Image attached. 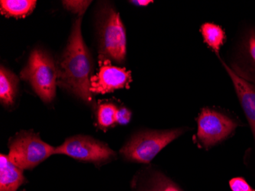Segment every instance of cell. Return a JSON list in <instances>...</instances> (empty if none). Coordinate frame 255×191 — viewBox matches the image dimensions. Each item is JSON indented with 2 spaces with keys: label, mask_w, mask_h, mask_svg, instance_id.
<instances>
[{
  "label": "cell",
  "mask_w": 255,
  "mask_h": 191,
  "mask_svg": "<svg viewBox=\"0 0 255 191\" xmlns=\"http://www.w3.org/2000/svg\"><path fill=\"white\" fill-rule=\"evenodd\" d=\"M118 108L112 103H104L99 106L97 111V121L103 128H109L117 123Z\"/></svg>",
  "instance_id": "16"
},
{
  "label": "cell",
  "mask_w": 255,
  "mask_h": 191,
  "mask_svg": "<svg viewBox=\"0 0 255 191\" xmlns=\"http://www.w3.org/2000/svg\"><path fill=\"white\" fill-rule=\"evenodd\" d=\"M221 61L233 81L238 98L244 110L255 140V85L241 78L224 61Z\"/></svg>",
  "instance_id": "9"
},
{
  "label": "cell",
  "mask_w": 255,
  "mask_h": 191,
  "mask_svg": "<svg viewBox=\"0 0 255 191\" xmlns=\"http://www.w3.org/2000/svg\"><path fill=\"white\" fill-rule=\"evenodd\" d=\"M26 182L23 170L12 163L8 155L0 156V191H17Z\"/></svg>",
  "instance_id": "12"
},
{
  "label": "cell",
  "mask_w": 255,
  "mask_h": 191,
  "mask_svg": "<svg viewBox=\"0 0 255 191\" xmlns=\"http://www.w3.org/2000/svg\"><path fill=\"white\" fill-rule=\"evenodd\" d=\"M133 191H183L170 178L154 169H146L133 178Z\"/></svg>",
  "instance_id": "11"
},
{
  "label": "cell",
  "mask_w": 255,
  "mask_h": 191,
  "mask_svg": "<svg viewBox=\"0 0 255 191\" xmlns=\"http://www.w3.org/2000/svg\"><path fill=\"white\" fill-rule=\"evenodd\" d=\"M229 186L233 191H253L244 178H235L229 182Z\"/></svg>",
  "instance_id": "18"
},
{
  "label": "cell",
  "mask_w": 255,
  "mask_h": 191,
  "mask_svg": "<svg viewBox=\"0 0 255 191\" xmlns=\"http://www.w3.org/2000/svg\"><path fill=\"white\" fill-rule=\"evenodd\" d=\"M100 36L103 57L123 63L127 51L126 28L120 14L113 8H106L102 13Z\"/></svg>",
  "instance_id": "6"
},
{
  "label": "cell",
  "mask_w": 255,
  "mask_h": 191,
  "mask_svg": "<svg viewBox=\"0 0 255 191\" xmlns=\"http://www.w3.org/2000/svg\"><path fill=\"white\" fill-rule=\"evenodd\" d=\"M21 77L31 84L41 100L50 103L56 95L58 80V67L54 60L41 50H34L28 64L21 70Z\"/></svg>",
  "instance_id": "3"
},
{
  "label": "cell",
  "mask_w": 255,
  "mask_h": 191,
  "mask_svg": "<svg viewBox=\"0 0 255 191\" xmlns=\"http://www.w3.org/2000/svg\"><path fill=\"white\" fill-rule=\"evenodd\" d=\"M237 126V123L226 115L211 109H203L197 119V140L201 147L210 149L226 140Z\"/></svg>",
  "instance_id": "7"
},
{
  "label": "cell",
  "mask_w": 255,
  "mask_h": 191,
  "mask_svg": "<svg viewBox=\"0 0 255 191\" xmlns=\"http://www.w3.org/2000/svg\"><path fill=\"white\" fill-rule=\"evenodd\" d=\"M204 42L215 52L218 53L226 41L224 30L214 23L206 22L200 28Z\"/></svg>",
  "instance_id": "15"
},
{
  "label": "cell",
  "mask_w": 255,
  "mask_h": 191,
  "mask_svg": "<svg viewBox=\"0 0 255 191\" xmlns=\"http://www.w3.org/2000/svg\"><path fill=\"white\" fill-rule=\"evenodd\" d=\"M185 132L186 129L183 128L137 132L123 146L120 155L127 162L150 163L162 149Z\"/></svg>",
  "instance_id": "2"
},
{
  "label": "cell",
  "mask_w": 255,
  "mask_h": 191,
  "mask_svg": "<svg viewBox=\"0 0 255 191\" xmlns=\"http://www.w3.org/2000/svg\"><path fill=\"white\" fill-rule=\"evenodd\" d=\"M255 191V190H254V191Z\"/></svg>",
  "instance_id": "22"
},
{
  "label": "cell",
  "mask_w": 255,
  "mask_h": 191,
  "mask_svg": "<svg viewBox=\"0 0 255 191\" xmlns=\"http://www.w3.org/2000/svg\"><path fill=\"white\" fill-rule=\"evenodd\" d=\"M231 69L241 78L255 85V29L246 34Z\"/></svg>",
  "instance_id": "10"
},
{
  "label": "cell",
  "mask_w": 255,
  "mask_h": 191,
  "mask_svg": "<svg viewBox=\"0 0 255 191\" xmlns=\"http://www.w3.org/2000/svg\"><path fill=\"white\" fill-rule=\"evenodd\" d=\"M34 0H2L1 11L7 16L22 18L29 15L36 5Z\"/></svg>",
  "instance_id": "14"
},
{
  "label": "cell",
  "mask_w": 255,
  "mask_h": 191,
  "mask_svg": "<svg viewBox=\"0 0 255 191\" xmlns=\"http://www.w3.org/2000/svg\"><path fill=\"white\" fill-rule=\"evenodd\" d=\"M81 20L79 17L71 31L68 44L63 54L58 68L57 83L86 102H91L90 74L92 58L81 33Z\"/></svg>",
  "instance_id": "1"
},
{
  "label": "cell",
  "mask_w": 255,
  "mask_h": 191,
  "mask_svg": "<svg viewBox=\"0 0 255 191\" xmlns=\"http://www.w3.org/2000/svg\"><path fill=\"white\" fill-rule=\"evenodd\" d=\"M131 112L126 107H121L117 111V123L122 126L127 125L131 120Z\"/></svg>",
  "instance_id": "19"
},
{
  "label": "cell",
  "mask_w": 255,
  "mask_h": 191,
  "mask_svg": "<svg viewBox=\"0 0 255 191\" xmlns=\"http://www.w3.org/2000/svg\"><path fill=\"white\" fill-rule=\"evenodd\" d=\"M18 83V77L2 66L0 70V100L4 106H10L14 103Z\"/></svg>",
  "instance_id": "13"
},
{
  "label": "cell",
  "mask_w": 255,
  "mask_h": 191,
  "mask_svg": "<svg viewBox=\"0 0 255 191\" xmlns=\"http://www.w3.org/2000/svg\"><path fill=\"white\" fill-rule=\"evenodd\" d=\"M55 148L44 142L38 133L21 131L10 139L8 157L22 170H31L54 155Z\"/></svg>",
  "instance_id": "4"
},
{
  "label": "cell",
  "mask_w": 255,
  "mask_h": 191,
  "mask_svg": "<svg viewBox=\"0 0 255 191\" xmlns=\"http://www.w3.org/2000/svg\"><path fill=\"white\" fill-rule=\"evenodd\" d=\"M54 155H65L76 160L93 163L97 166L117 159V153L104 142L92 136H71L55 148Z\"/></svg>",
  "instance_id": "5"
},
{
  "label": "cell",
  "mask_w": 255,
  "mask_h": 191,
  "mask_svg": "<svg viewBox=\"0 0 255 191\" xmlns=\"http://www.w3.org/2000/svg\"><path fill=\"white\" fill-rule=\"evenodd\" d=\"M131 2L134 5H139V6H146L150 2H152V1H150V0H137V1H131Z\"/></svg>",
  "instance_id": "20"
},
{
  "label": "cell",
  "mask_w": 255,
  "mask_h": 191,
  "mask_svg": "<svg viewBox=\"0 0 255 191\" xmlns=\"http://www.w3.org/2000/svg\"><path fill=\"white\" fill-rule=\"evenodd\" d=\"M27 191L26 190H23V191Z\"/></svg>",
  "instance_id": "21"
},
{
  "label": "cell",
  "mask_w": 255,
  "mask_h": 191,
  "mask_svg": "<svg viewBox=\"0 0 255 191\" xmlns=\"http://www.w3.org/2000/svg\"><path fill=\"white\" fill-rule=\"evenodd\" d=\"M90 3V1H63V4L67 9L79 14L80 16L84 15Z\"/></svg>",
  "instance_id": "17"
},
{
  "label": "cell",
  "mask_w": 255,
  "mask_h": 191,
  "mask_svg": "<svg viewBox=\"0 0 255 191\" xmlns=\"http://www.w3.org/2000/svg\"><path fill=\"white\" fill-rule=\"evenodd\" d=\"M131 82V72L126 68L113 66L108 60L103 63L97 75L90 80V92L93 93H110L128 87Z\"/></svg>",
  "instance_id": "8"
}]
</instances>
